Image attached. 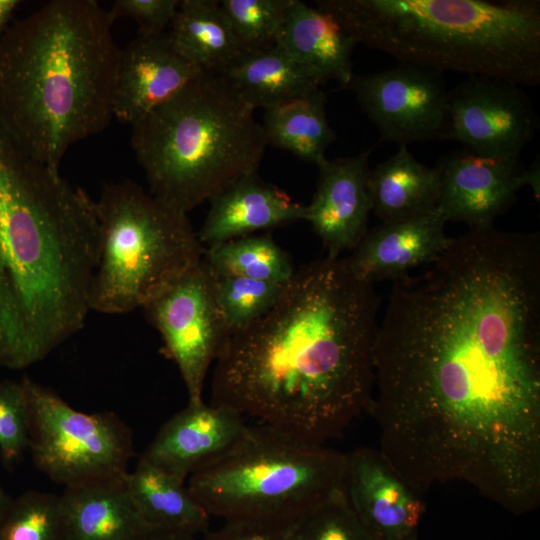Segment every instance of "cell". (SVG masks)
Here are the masks:
<instances>
[{"instance_id":"cell-20","label":"cell","mask_w":540,"mask_h":540,"mask_svg":"<svg viewBox=\"0 0 540 540\" xmlns=\"http://www.w3.org/2000/svg\"><path fill=\"white\" fill-rule=\"evenodd\" d=\"M124 479L64 487L60 502L66 540H137L151 528L138 513Z\"/></svg>"},{"instance_id":"cell-1","label":"cell","mask_w":540,"mask_h":540,"mask_svg":"<svg viewBox=\"0 0 540 540\" xmlns=\"http://www.w3.org/2000/svg\"><path fill=\"white\" fill-rule=\"evenodd\" d=\"M392 282L374 345L379 449L423 492L540 495V235L471 228Z\"/></svg>"},{"instance_id":"cell-27","label":"cell","mask_w":540,"mask_h":540,"mask_svg":"<svg viewBox=\"0 0 540 540\" xmlns=\"http://www.w3.org/2000/svg\"><path fill=\"white\" fill-rule=\"evenodd\" d=\"M203 259L219 275L286 284L294 269L289 255L269 235H248L205 247Z\"/></svg>"},{"instance_id":"cell-28","label":"cell","mask_w":540,"mask_h":540,"mask_svg":"<svg viewBox=\"0 0 540 540\" xmlns=\"http://www.w3.org/2000/svg\"><path fill=\"white\" fill-rule=\"evenodd\" d=\"M0 540H66L60 495L29 490L13 498Z\"/></svg>"},{"instance_id":"cell-32","label":"cell","mask_w":540,"mask_h":540,"mask_svg":"<svg viewBox=\"0 0 540 540\" xmlns=\"http://www.w3.org/2000/svg\"><path fill=\"white\" fill-rule=\"evenodd\" d=\"M29 447L28 399L23 381H0V457L12 467Z\"/></svg>"},{"instance_id":"cell-10","label":"cell","mask_w":540,"mask_h":540,"mask_svg":"<svg viewBox=\"0 0 540 540\" xmlns=\"http://www.w3.org/2000/svg\"><path fill=\"white\" fill-rule=\"evenodd\" d=\"M143 309L160 333L163 354L180 372L188 403L202 402L206 376L228 336L213 271L202 258Z\"/></svg>"},{"instance_id":"cell-36","label":"cell","mask_w":540,"mask_h":540,"mask_svg":"<svg viewBox=\"0 0 540 540\" xmlns=\"http://www.w3.org/2000/svg\"><path fill=\"white\" fill-rule=\"evenodd\" d=\"M19 3L18 0H0V36L7 29V24Z\"/></svg>"},{"instance_id":"cell-7","label":"cell","mask_w":540,"mask_h":540,"mask_svg":"<svg viewBox=\"0 0 540 540\" xmlns=\"http://www.w3.org/2000/svg\"><path fill=\"white\" fill-rule=\"evenodd\" d=\"M345 453L268 426H247L222 455L188 478L210 516L291 525L343 492Z\"/></svg>"},{"instance_id":"cell-13","label":"cell","mask_w":540,"mask_h":540,"mask_svg":"<svg viewBox=\"0 0 540 540\" xmlns=\"http://www.w3.org/2000/svg\"><path fill=\"white\" fill-rule=\"evenodd\" d=\"M439 181L437 211L446 222L471 228L493 226L528 186L539 197V164L525 168L517 158L475 154L465 149L442 156L434 167Z\"/></svg>"},{"instance_id":"cell-30","label":"cell","mask_w":540,"mask_h":540,"mask_svg":"<svg viewBox=\"0 0 540 540\" xmlns=\"http://www.w3.org/2000/svg\"><path fill=\"white\" fill-rule=\"evenodd\" d=\"M214 276L216 299L228 335L264 315L278 300L285 286L235 275L214 273Z\"/></svg>"},{"instance_id":"cell-3","label":"cell","mask_w":540,"mask_h":540,"mask_svg":"<svg viewBox=\"0 0 540 540\" xmlns=\"http://www.w3.org/2000/svg\"><path fill=\"white\" fill-rule=\"evenodd\" d=\"M99 255L95 201L0 123V366L40 362L84 327Z\"/></svg>"},{"instance_id":"cell-6","label":"cell","mask_w":540,"mask_h":540,"mask_svg":"<svg viewBox=\"0 0 540 540\" xmlns=\"http://www.w3.org/2000/svg\"><path fill=\"white\" fill-rule=\"evenodd\" d=\"M255 109L217 73H202L132 125L150 193L188 214L257 172L266 141Z\"/></svg>"},{"instance_id":"cell-11","label":"cell","mask_w":540,"mask_h":540,"mask_svg":"<svg viewBox=\"0 0 540 540\" xmlns=\"http://www.w3.org/2000/svg\"><path fill=\"white\" fill-rule=\"evenodd\" d=\"M539 128L535 108L511 81L470 75L448 90L440 140L479 155L517 158Z\"/></svg>"},{"instance_id":"cell-33","label":"cell","mask_w":540,"mask_h":540,"mask_svg":"<svg viewBox=\"0 0 540 540\" xmlns=\"http://www.w3.org/2000/svg\"><path fill=\"white\" fill-rule=\"evenodd\" d=\"M180 0H116L108 12L112 22L128 17L138 25V34L155 35L170 27Z\"/></svg>"},{"instance_id":"cell-16","label":"cell","mask_w":540,"mask_h":540,"mask_svg":"<svg viewBox=\"0 0 540 540\" xmlns=\"http://www.w3.org/2000/svg\"><path fill=\"white\" fill-rule=\"evenodd\" d=\"M369 151L327 159L319 169L312 199L305 205L307 221L328 255L340 257L353 250L368 231L372 212L368 185Z\"/></svg>"},{"instance_id":"cell-21","label":"cell","mask_w":540,"mask_h":540,"mask_svg":"<svg viewBox=\"0 0 540 540\" xmlns=\"http://www.w3.org/2000/svg\"><path fill=\"white\" fill-rule=\"evenodd\" d=\"M277 44L324 83L335 80L345 89L354 76L356 42L329 13L316 6L292 0Z\"/></svg>"},{"instance_id":"cell-31","label":"cell","mask_w":540,"mask_h":540,"mask_svg":"<svg viewBox=\"0 0 540 540\" xmlns=\"http://www.w3.org/2000/svg\"><path fill=\"white\" fill-rule=\"evenodd\" d=\"M289 540H372L343 492L315 507L292 526Z\"/></svg>"},{"instance_id":"cell-5","label":"cell","mask_w":540,"mask_h":540,"mask_svg":"<svg viewBox=\"0 0 540 540\" xmlns=\"http://www.w3.org/2000/svg\"><path fill=\"white\" fill-rule=\"evenodd\" d=\"M356 42L399 62L540 83L536 0H318Z\"/></svg>"},{"instance_id":"cell-17","label":"cell","mask_w":540,"mask_h":540,"mask_svg":"<svg viewBox=\"0 0 540 540\" xmlns=\"http://www.w3.org/2000/svg\"><path fill=\"white\" fill-rule=\"evenodd\" d=\"M247 426L230 407L188 403L161 426L141 458L185 482L227 451Z\"/></svg>"},{"instance_id":"cell-4","label":"cell","mask_w":540,"mask_h":540,"mask_svg":"<svg viewBox=\"0 0 540 540\" xmlns=\"http://www.w3.org/2000/svg\"><path fill=\"white\" fill-rule=\"evenodd\" d=\"M112 24L95 0H53L0 36V123L51 169L113 116Z\"/></svg>"},{"instance_id":"cell-25","label":"cell","mask_w":540,"mask_h":540,"mask_svg":"<svg viewBox=\"0 0 540 540\" xmlns=\"http://www.w3.org/2000/svg\"><path fill=\"white\" fill-rule=\"evenodd\" d=\"M169 28L179 52L205 73H221L244 52L219 0H180Z\"/></svg>"},{"instance_id":"cell-9","label":"cell","mask_w":540,"mask_h":540,"mask_svg":"<svg viewBox=\"0 0 540 540\" xmlns=\"http://www.w3.org/2000/svg\"><path fill=\"white\" fill-rule=\"evenodd\" d=\"M28 399L34 465L64 487L124 478L134 454L132 432L113 412L78 411L53 390L22 379Z\"/></svg>"},{"instance_id":"cell-15","label":"cell","mask_w":540,"mask_h":540,"mask_svg":"<svg viewBox=\"0 0 540 540\" xmlns=\"http://www.w3.org/2000/svg\"><path fill=\"white\" fill-rule=\"evenodd\" d=\"M202 73L179 52L168 31L138 34L120 52L112 96L113 116L134 125Z\"/></svg>"},{"instance_id":"cell-22","label":"cell","mask_w":540,"mask_h":540,"mask_svg":"<svg viewBox=\"0 0 540 540\" xmlns=\"http://www.w3.org/2000/svg\"><path fill=\"white\" fill-rule=\"evenodd\" d=\"M219 74L248 105L264 110L305 97L324 83L279 44L243 52Z\"/></svg>"},{"instance_id":"cell-35","label":"cell","mask_w":540,"mask_h":540,"mask_svg":"<svg viewBox=\"0 0 540 540\" xmlns=\"http://www.w3.org/2000/svg\"><path fill=\"white\" fill-rule=\"evenodd\" d=\"M137 540H197V538L182 531L151 527Z\"/></svg>"},{"instance_id":"cell-23","label":"cell","mask_w":540,"mask_h":540,"mask_svg":"<svg viewBox=\"0 0 540 540\" xmlns=\"http://www.w3.org/2000/svg\"><path fill=\"white\" fill-rule=\"evenodd\" d=\"M372 212L381 222L408 219L437 209L439 181L435 168L419 162L401 145L369 170Z\"/></svg>"},{"instance_id":"cell-24","label":"cell","mask_w":540,"mask_h":540,"mask_svg":"<svg viewBox=\"0 0 540 540\" xmlns=\"http://www.w3.org/2000/svg\"><path fill=\"white\" fill-rule=\"evenodd\" d=\"M124 480L138 513L149 526L195 536L208 531L211 516L185 482L141 457Z\"/></svg>"},{"instance_id":"cell-34","label":"cell","mask_w":540,"mask_h":540,"mask_svg":"<svg viewBox=\"0 0 540 540\" xmlns=\"http://www.w3.org/2000/svg\"><path fill=\"white\" fill-rule=\"evenodd\" d=\"M293 524L225 521L222 527L206 531L200 540H289Z\"/></svg>"},{"instance_id":"cell-12","label":"cell","mask_w":540,"mask_h":540,"mask_svg":"<svg viewBox=\"0 0 540 540\" xmlns=\"http://www.w3.org/2000/svg\"><path fill=\"white\" fill-rule=\"evenodd\" d=\"M384 141L407 146L440 140L448 89L443 73L414 64L353 76L345 87Z\"/></svg>"},{"instance_id":"cell-26","label":"cell","mask_w":540,"mask_h":540,"mask_svg":"<svg viewBox=\"0 0 540 540\" xmlns=\"http://www.w3.org/2000/svg\"><path fill=\"white\" fill-rule=\"evenodd\" d=\"M326 95L321 90L264 112L261 127L267 145L289 151L320 166L336 135L329 125Z\"/></svg>"},{"instance_id":"cell-19","label":"cell","mask_w":540,"mask_h":540,"mask_svg":"<svg viewBox=\"0 0 540 540\" xmlns=\"http://www.w3.org/2000/svg\"><path fill=\"white\" fill-rule=\"evenodd\" d=\"M197 232L212 245L304 220L305 205L253 172L235 180L209 200Z\"/></svg>"},{"instance_id":"cell-29","label":"cell","mask_w":540,"mask_h":540,"mask_svg":"<svg viewBox=\"0 0 540 540\" xmlns=\"http://www.w3.org/2000/svg\"><path fill=\"white\" fill-rule=\"evenodd\" d=\"M292 0H219L244 52L278 43Z\"/></svg>"},{"instance_id":"cell-8","label":"cell","mask_w":540,"mask_h":540,"mask_svg":"<svg viewBox=\"0 0 540 540\" xmlns=\"http://www.w3.org/2000/svg\"><path fill=\"white\" fill-rule=\"evenodd\" d=\"M95 207L100 255L90 311L124 314L143 308L204 256L188 214L133 181L106 185Z\"/></svg>"},{"instance_id":"cell-37","label":"cell","mask_w":540,"mask_h":540,"mask_svg":"<svg viewBox=\"0 0 540 540\" xmlns=\"http://www.w3.org/2000/svg\"><path fill=\"white\" fill-rule=\"evenodd\" d=\"M13 498L8 495L0 482V523L5 516Z\"/></svg>"},{"instance_id":"cell-14","label":"cell","mask_w":540,"mask_h":540,"mask_svg":"<svg viewBox=\"0 0 540 540\" xmlns=\"http://www.w3.org/2000/svg\"><path fill=\"white\" fill-rule=\"evenodd\" d=\"M343 494L372 540H418L426 511L422 492L412 486L379 448L345 453Z\"/></svg>"},{"instance_id":"cell-18","label":"cell","mask_w":540,"mask_h":540,"mask_svg":"<svg viewBox=\"0 0 540 540\" xmlns=\"http://www.w3.org/2000/svg\"><path fill=\"white\" fill-rule=\"evenodd\" d=\"M446 221L437 209L431 213L390 222L368 230L352 253L345 257L361 280L395 281L423 264L434 262L449 246Z\"/></svg>"},{"instance_id":"cell-2","label":"cell","mask_w":540,"mask_h":540,"mask_svg":"<svg viewBox=\"0 0 540 540\" xmlns=\"http://www.w3.org/2000/svg\"><path fill=\"white\" fill-rule=\"evenodd\" d=\"M379 303L345 258L301 266L264 315L225 339L211 403L307 444L341 437L371 408Z\"/></svg>"}]
</instances>
